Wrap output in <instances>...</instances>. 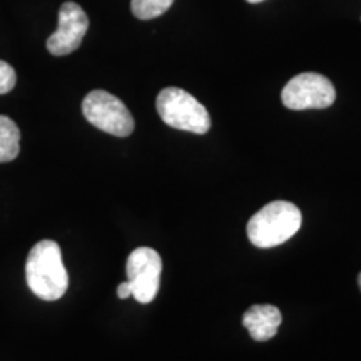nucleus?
I'll return each mask as SVG.
<instances>
[{"mask_svg":"<svg viewBox=\"0 0 361 361\" xmlns=\"http://www.w3.org/2000/svg\"><path fill=\"white\" fill-rule=\"evenodd\" d=\"M25 279L30 291L44 301H57L69 288V274L56 241H39L25 261Z\"/></svg>","mask_w":361,"mask_h":361,"instance_id":"f257e3e1","label":"nucleus"},{"mask_svg":"<svg viewBox=\"0 0 361 361\" xmlns=\"http://www.w3.org/2000/svg\"><path fill=\"white\" fill-rule=\"evenodd\" d=\"M117 296H119L121 300H128V298L133 296V288H130L129 281L121 283L119 286H117Z\"/></svg>","mask_w":361,"mask_h":361,"instance_id":"f8f14e48","label":"nucleus"},{"mask_svg":"<svg viewBox=\"0 0 361 361\" xmlns=\"http://www.w3.org/2000/svg\"><path fill=\"white\" fill-rule=\"evenodd\" d=\"M162 261L159 252L152 247H137L129 255L126 273L133 288V296L139 303L154 301L161 284Z\"/></svg>","mask_w":361,"mask_h":361,"instance_id":"423d86ee","label":"nucleus"},{"mask_svg":"<svg viewBox=\"0 0 361 361\" xmlns=\"http://www.w3.org/2000/svg\"><path fill=\"white\" fill-rule=\"evenodd\" d=\"M174 0H133L130 11L137 19L151 20L168 12Z\"/></svg>","mask_w":361,"mask_h":361,"instance_id":"9d476101","label":"nucleus"},{"mask_svg":"<svg viewBox=\"0 0 361 361\" xmlns=\"http://www.w3.org/2000/svg\"><path fill=\"white\" fill-rule=\"evenodd\" d=\"M358 284H360V290H361V273H360V276H358Z\"/></svg>","mask_w":361,"mask_h":361,"instance_id":"4468645a","label":"nucleus"},{"mask_svg":"<svg viewBox=\"0 0 361 361\" xmlns=\"http://www.w3.org/2000/svg\"><path fill=\"white\" fill-rule=\"evenodd\" d=\"M87 29L89 19L84 8L75 2L62 4L59 11V27L47 39V51L57 57L78 51Z\"/></svg>","mask_w":361,"mask_h":361,"instance_id":"0eeeda50","label":"nucleus"},{"mask_svg":"<svg viewBox=\"0 0 361 361\" xmlns=\"http://www.w3.org/2000/svg\"><path fill=\"white\" fill-rule=\"evenodd\" d=\"M281 319V311L271 305H255L243 314V324L255 341H268L276 336Z\"/></svg>","mask_w":361,"mask_h":361,"instance_id":"6e6552de","label":"nucleus"},{"mask_svg":"<svg viewBox=\"0 0 361 361\" xmlns=\"http://www.w3.org/2000/svg\"><path fill=\"white\" fill-rule=\"evenodd\" d=\"M246 2H250V4H259V2H264V0H246Z\"/></svg>","mask_w":361,"mask_h":361,"instance_id":"ddd939ff","label":"nucleus"},{"mask_svg":"<svg viewBox=\"0 0 361 361\" xmlns=\"http://www.w3.org/2000/svg\"><path fill=\"white\" fill-rule=\"evenodd\" d=\"M17 82V74L13 71L11 64H7L6 61H0V96L2 94L11 92L16 87Z\"/></svg>","mask_w":361,"mask_h":361,"instance_id":"9b49d317","label":"nucleus"},{"mask_svg":"<svg viewBox=\"0 0 361 361\" xmlns=\"http://www.w3.org/2000/svg\"><path fill=\"white\" fill-rule=\"evenodd\" d=\"M84 117L94 128L116 137H128L134 130V117L121 99L106 90H92L82 102Z\"/></svg>","mask_w":361,"mask_h":361,"instance_id":"20e7f679","label":"nucleus"},{"mask_svg":"<svg viewBox=\"0 0 361 361\" xmlns=\"http://www.w3.org/2000/svg\"><path fill=\"white\" fill-rule=\"evenodd\" d=\"M20 152V129L11 117L0 116V162H11Z\"/></svg>","mask_w":361,"mask_h":361,"instance_id":"1a4fd4ad","label":"nucleus"},{"mask_svg":"<svg viewBox=\"0 0 361 361\" xmlns=\"http://www.w3.org/2000/svg\"><path fill=\"white\" fill-rule=\"evenodd\" d=\"M336 99L331 80L316 72H303L284 85L281 101L291 111L326 109Z\"/></svg>","mask_w":361,"mask_h":361,"instance_id":"39448f33","label":"nucleus"},{"mask_svg":"<svg viewBox=\"0 0 361 361\" xmlns=\"http://www.w3.org/2000/svg\"><path fill=\"white\" fill-rule=\"evenodd\" d=\"M157 114L164 124L192 134H206L211 129L209 112L191 94L179 87L162 89L156 101Z\"/></svg>","mask_w":361,"mask_h":361,"instance_id":"7ed1b4c3","label":"nucleus"},{"mask_svg":"<svg viewBox=\"0 0 361 361\" xmlns=\"http://www.w3.org/2000/svg\"><path fill=\"white\" fill-rule=\"evenodd\" d=\"M301 211L288 201H273L247 223V238L256 247H274L286 243L301 228Z\"/></svg>","mask_w":361,"mask_h":361,"instance_id":"f03ea898","label":"nucleus"}]
</instances>
